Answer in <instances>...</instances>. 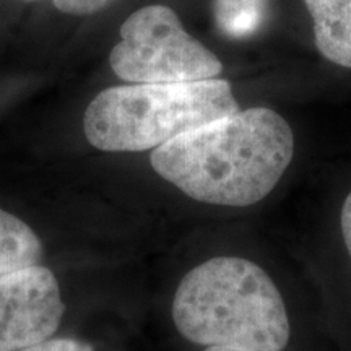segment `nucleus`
I'll return each mask as SVG.
<instances>
[{
	"label": "nucleus",
	"instance_id": "nucleus-1",
	"mask_svg": "<svg viewBox=\"0 0 351 351\" xmlns=\"http://www.w3.org/2000/svg\"><path fill=\"white\" fill-rule=\"evenodd\" d=\"M295 155L285 117L251 108L189 130L152 153L156 174L204 204L249 207L274 191Z\"/></svg>",
	"mask_w": 351,
	"mask_h": 351
},
{
	"label": "nucleus",
	"instance_id": "nucleus-2",
	"mask_svg": "<svg viewBox=\"0 0 351 351\" xmlns=\"http://www.w3.org/2000/svg\"><path fill=\"white\" fill-rule=\"evenodd\" d=\"M179 333L197 345L282 351L289 340L283 298L267 271L239 257L192 269L173 302Z\"/></svg>",
	"mask_w": 351,
	"mask_h": 351
},
{
	"label": "nucleus",
	"instance_id": "nucleus-3",
	"mask_svg": "<svg viewBox=\"0 0 351 351\" xmlns=\"http://www.w3.org/2000/svg\"><path fill=\"white\" fill-rule=\"evenodd\" d=\"M230 82L132 83L101 91L83 116L86 140L103 152L155 150L239 111Z\"/></svg>",
	"mask_w": 351,
	"mask_h": 351
},
{
	"label": "nucleus",
	"instance_id": "nucleus-4",
	"mask_svg": "<svg viewBox=\"0 0 351 351\" xmlns=\"http://www.w3.org/2000/svg\"><path fill=\"white\" fill-rule=\"evenodd\" d=\"M109 65L130 83L212 80L223 72L221 60L184 29L178 13L158 3L138 8L122 23Z\"/></svg>",
	"mask_w": 351,
	"mask_h": 351
},
{
	"label": "nucleus",
	"instance_id": "nucleus-5",
	"mask_svg": "<svg viewBox=\"0 0 351 351\" xmlns=\"http://www.w3.org/2000/svg\"><path fill=\"white\" fill-rule=\"evenodd\" d=\"M56 275L33 265L0 276V351H20L51 339L64 315Z\"/></svg>",
	"mask_w": 351,
	"mask_h": 351
},
{
	"label": "nucleus",
	"instance_id": "nucleus-6",
	"mask_svg": "<svg viewBox=\"0 0 351 351\" xmlns=\"http://www.w3.org/2000/svg\"><path fill=\"white\" fill-rule=\"evenodd\" d=\"M320 54L351 69V0H304Z\"/></svg>",
	"mask_w": 351,
	"mask_h": 351
},
{
	"label": "nucleus",
	"instance_id": "nucleus-7",
	"mask_svg": "<svg viewBox=\"0 0 351 351\" xmlns=\"http://www.w3.org/2000/svg\"><path fill=\"white\" fill-rule=\"evenodd\" d=\"M43 244L32 228L0 208V276L38 265Z\"/></svg>",
	"mask_w": 351,
	"mask_h": 351
},
{
	"label": "nucleus",
	"instance_id": "nucleus-8",
	"mask_svg": "<svg viewBox=\"0 0 351 351\" xmlns=\"http://www.w3.org/2000/svg\"><path fill=\"white\" fill-rule=\"evenodd\" d=\"M213 7L218 28L232 36L249 33L261 21V0H215Z\"/></svg>",
	"mask_w": 351,
	"mask_h": 351
},
{
	"label": "nucleus",
	"instance_id": "nucleus-9",
	"mask_svg": "<svg viewBox=\"0 0 351 351\" xmlns=\"http://www.w3.org/2000/svg\"><path fill=\"white\" fill-rule=\"evenodd\" d=\"M109 0H52L54 7L59 12L67 15L86 16L99 12Z\"/></svg>",
	"mask_w": 351,
	"mask_h": 351
},
{
	"label": "nucleus",
	"instance_id": "nucleus-10",
	"mask_svg": "<svg viewBox=\"0 0 351 351\" xmlns=\"http://www.w3.org/2000/svg\"><path fill=\"white\" fill-rule=\"evenodd\" d=\"M20 351H95L86 341L73 339H47Z\"/></svg>",
	"mask_w": 351,
	"mask_h": 351
},
{
	"label": "nucleus",
	"instance_id": "nucleus-11",
	"mask_svg": "<svg viewBox=\"0 0 351 351\" xmlns=\"http://www.w3.org/2000/svg\"><path fill=\"white\" fill-rule=\"evenodd\" d=\"M340 226H341V234H343L346 249L351 257V192L346 197L343 207H341V217H340Z\"/></svg>",
	"mask_w": 351,
	"mask_h": 351
},
{
	"label": "nucleus",
	"instance_id": "nucleus-12",
	"mask_svg": "<svg viewBox=\"0 0 351 351\" xmlns=\"http://www.w3.org/2000/svg\"><path fill=\"white\" fill-rule=\"evenodd\" d=\"M205 351H256L247 348H238V346H207Z\"/></svg>",
	"mask_w": 351,
	"mask_h": 351
},
{
	"label": "nucleus",
	"instance_id": "nucleus-13",
	"mask_svg": "<svg viewBox=\"0 0 351 351\" xmlns=\"http://www.w3.org/2000/svg\"><path fill=\"white\" fill-rule=\"evenodd\" d=\"M28 2H29V0H28Z\"/></svg>",
	"mask_w": 351,
	"mask_h": 351
}]
</instances>
